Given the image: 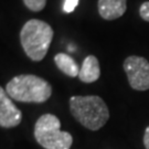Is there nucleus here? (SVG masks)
<instances>
[{"label":"nucleus","instance_id":"nucleus-10","mask_svg":"<svg viewBox=\"0 0 149 149\" xmlns=\"http://www.w3.org/2000/svg\"><path fill=\"white\" fill-rule=\"evenodd\" d=\"M23 2L28 9L34 12L43 10L47 5V0H23Z\"/></svg>","mask_w":149,"mask_h":149},{"label":"nucleus","instance_id":"nucleus-5","mask_svg":"<svg viewBox=\"0 0 149 149\" xmlns=\"http://www.w3.org/2000/svg\"><path fill=\"white\" fill-rule=\"evenodd\" d=\"M124 70L129 85L136 91L149 90V62L145 58L132 55L124 61Z\"/></svg>","mask_w":149,"mask_h":149},{"label":"nucleus","instance_id":"nucleus-3","mask_svg":"<svg viewBox=\"0 0 149 149\" xmlns=\"http://www.w3.org/2000/svg\"><path fill=\"white\" fill-rule=\"evenodd\" d=\"M53 34L51 26L42 20L31 19L26 22L20 32V41L28 58L32 61L44 59L52 42Z\"/></svg>","mask_w":149,"mask_h":149},{"label":"nucleus","instance_id":"nucleus-8","mask_svg":"<svg viewBox=\"0 0 149 149\" xmlns=\"http://www.w3.org/2000/svg\"><path fill=\"white\" fill-rule=\"evenodd\" d=\"M100 76H101V69L97 58L94 55L86 56L82 63L79 79L84 83H93L98 80Z\"/></svg>","mask_w":149,"mask_h":149},{"label":"nucleus","instance_id":"nucleus-7","mask_svg":"<svg viewBox=\"0 0 149 149\" xmlns=\"http://www.w3.org/2000/svg\"><path fill=\"white\" fill-rule=\"evenodd\" d=\"M127 9V0H98V13L105 20H115Z\"/></svg>","mask_w":149,"mask_h":149},{"label":"nucleus","instance_id":"nucleus-1","mask_svg":"<svg viewBox=\"0 0 149 149\" xmlns=\"http://www.w3.org/2000/svg\"><path fill=\"white\" fill-rule=\"evenodd\" d=\"M70 111L73 117L91 130L101 129L109 118V111L100 96H72Z\"/></svg>","mask_w":149,"mask_h":149},{"label":"nucleus","instance_id":"nucleus-13","mask_svg":"<svg viewBox=\"0 0 149 149\" xmlns=\"http://www.w3.org/2000/svg\"><path fill=\"white\" fill-rule=\"evenodd\" d=\"M144 145L146 149H149V126L146 128L144 134Z\"/></svg>","mask_w":149,"mask_h":149},{"label":"nucleus","instance_id":"nucleus-4","mask_svg":"<svg viewBox=\"0 0 149 149\" xmlns=\"http://www.w3.org/2000/svg\"><path fill=\"white\" fill-rule=\"evenodd\" d=\"M34 138L45 149H70L73 143L72 135L61 130V122L52 114L40 116L34 125Z\"/></svg>","mask_w":149,"mask_h":149},{"label":"nucleus","instance_id":"nucleus-9","mask_svg":"<svg viewBox=\"0 0 149 149\" xmlns=\"http://www.w3.org/2000/svg\"><path fill=\"white\" fill-rule=\"evenodd\" d=\"M54 62L56 66L60 69L61 72H63L65 75L70 77H75L79 76L80 70L79 65L75 62V60L66 53H59L54 56Z\"/></svg>","mask_w":149,"mask_h":149},{"label":"nucleus","instance_id":"nucleus-6","mask_svg":"<svg viewBox=\"0 0 149 149\" xmlns=\"http://www.w3.org/2000/svg\"><path fill=\"white\" fill-rule=\"evenodd\" d=\"M22 120V113L11 101V97L5 88H0V126L2 128H13Z\"/></svg>","mask_w":149,"mask_h":149},{"label":"nucleus","instance_id":"nucleus-11","mask_svg":"<svg viewBox=\"0 0 149 149\" xmlns=\"http://www.w3.org/2000/svg\"><path fill=\"white\" fill-rule=\"evenodd\" d=\"M79 1L80 0H65L63 6L64 12H66V13L73 12L75 10V8L77 7V5H79Z\"/></svg>","mask_w":149,"mask_h":149},{"label":"nucleus","instance_id":"nucleus-12","mask_svg":"<svg viewBox=\"0 0 149 149\" xmlns=\"http://www.w3.org/2000/svg\"><path fill=\"white\" fill-rule=\"evenodd\" d=\"M139 13H140V17L144 19L145 21L149 22V1H146L140 6Z\"/></svg>","mask_w":149,"mask_h":149},{"label":"nucleus","instance_id":"nucleus-2","mask_svg":"<svg viewBox=\"0 0 149 149\" xmlns=\"http://www.w3.org/2000/svg\"><path fill=\"white\" fill-rule=\"evenodd\" d=\"M6 92L13 101L44 103L52 94V87L42 77L33 74H21L8 82Z\"/></svg>","mask_w":149,"mask_h":149}]
</instances>
